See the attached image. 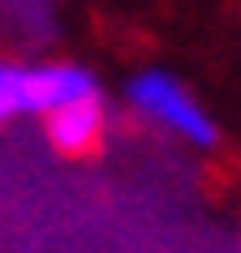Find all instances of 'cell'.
Instances as JSON below:
<instances>
[{"label": "cell", "mask_w": 241, "mask_h": 253, "mask_svg": "<svg viewBox=\"0 0 241 253\" xmlns=\"http://www.w3.org/2000/svg\"><path fill=\"white\" fill-rule=\"evenodd\" d=\"M43 129H48V142H52L60 155H91L108 133V103L104 94H82L73 103L56 107L43 116Z\"/></svg>", "instance_id": "cell-2"}, {"label": "cell", "mask_w": 241, "mask_h": 253, "mask_svg": "<svg viewBox=\"0 0 241 253\" xmlns=\"http://www.w3.org/2000/svg\"><path fill=\"white\" fill-rule=\"evenodd\" d=\"M125 99H129V107L142 120H151V125H160L164 133L189 142L194 150H211L220 142V129H215L211 112L189 94L185 82L164 73V69L134 73V78L125 82Z\"/></svg>", "instance_id": "cell-1"}, {"label": "cell", "mask_w": 241, "mask_h": 253, "mask_svg": "<svg viewBox=\"0 0 241 253\" xmlns=\"http://www.w3.org/2000/svg\"><path fill=\"white\" fill-rule=\"evenodd\" d=\"M17 116H35V90H30V65L0 60V125Z\"/></svg>", "instance_id": "cell-3"}]
</instances>
